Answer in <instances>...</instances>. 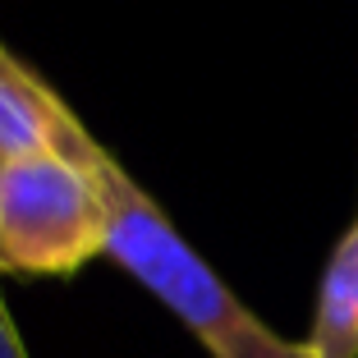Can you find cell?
Wrapping results in <instances>:
<instances>
[{
	"instance_id": "1",
	"label": "cell",
	"mask_w": 358,
	"mask_h": 358,
	"mask_svg": "<svg viewBox=\"0 0 358 358\" xmlns=\"http://www.w3.org/2000/svg\"><path fill=\"white\" fill-rule=\"evenodd\" d=\"M101 184L110 198V262L143 280L170 313L202 340L211 358H317L308 340H285L221 275L193 253L170 216L143 193L115 157H106Z\"/></svg>"
},
{
	"instance_id": "2",
	"label": "cell",
	"mask_w": 358,
	"mask_h": 358,
	"mask_svg": "<svg viewBox=\"0 0 358 358\" xmlns=\"http://www.w3.org/2000/svg\"><path fill=\"white\" fill-rule=\"evenodd\" d=\"M101 166L69 157H19L0 166V275H74L110 253Z\"/></svg>"
},
{
	"instance_id": "3",
	"label": "cell",
	"mask_w": 358,
	"mask_h": 358,
	"mask_svg": "<svg viewBox=\"0 0 358 358\" xmlns=\"http://www.w3.org/2000/svg\"><path fill=\"white\" fill-rule=\"evenodd\" d=\"M19 157H69L78 166H101L106 148L55 96V87L0 42V161Z\"/></svg>"
},
{
	"instance_id": "4",
	"label": "cell",
	"mask_w": 358,
	"mask_h": 358,
	"mask_svg": "<svg viewBox=\"0 0 358 358\" xmlns=\"http://www.w3.org/2000/svg\"><path fill=\"white\" fill-rule=\"evenodd\" d=\"M308 349L317 358H358V216L327 257Z\"/></svg>"
},
{
	"instance_id": "5",
	"label": "cell",
	"mask_w": 358,
	"mask_h": 358,
	"mask_svg": "<svg viewBox=\"0 0 358 358\" xmlns=\"http://www.w3.org/2000/svg\"><path fill=\"white\" fill-rule=\"evenodd\" d=\"M0 358H28L23 336H19V327H14V317H10V303H5V294H0Z\"/></svg>"
},
{
	"instance_id": "6",
	"label": "cell",
	"mask_w": 358,
	"mask_h": 358,
	"mask_svg": "<svg viewBox=\"0 0 358 358\" xmlns=\"http://www.w3.org/2000/svg\"><path fill=\"white\" fill-rule=\"evenodd\" d=\"M0 166H5V161H0Z\"/></svg>"
}]
</instances>
